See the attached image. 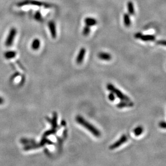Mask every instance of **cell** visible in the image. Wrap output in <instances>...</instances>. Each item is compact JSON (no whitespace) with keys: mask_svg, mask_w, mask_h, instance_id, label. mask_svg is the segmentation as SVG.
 I'll list each match as a JSON object with an SVG mask.
<instances>
[{"mask_svg":"<svg viewBox=\"0 0 166 166\" xmlns=\"http://www.w3.org/2000/svg\"><path fill=\"white\" fill-rule=\"evenodd\" d=\"M31 4H33L34 6H37L41 7L43 5V3H42L41 2H37V1H33V2H31Z\"/></svg>","mask_w":166,"mask_h":166,"instance_id":"7402d4cb","label":"cell"},{"mask_svg":"<svg viewBox=\"0 0 166 166\" xmlns=\"http://www.w3.org/2000/svg\"><path fill=\"white\" fill-rule=\"evenodd\" d=\"M85 53H86V50L84 47H82L80 50V51L79 52L78 55H77V58H76L77 63L80 64L83 62L85 56Z\"/></svg>","mask_w":166,"mask_h":166,"instance_id":"5b68a950","label":"cell"},{"mask_svg":"<svg viewBox=\"0 0 166 166\" xmlns=\"http://www.w3.org/2000/svg\"><path fill=\"white\" fill-rule=\"evenodd\" d=\"M48 26L51 33L52 37L53 38H55L56 37H57V31H56L55 23L53 21H50L48 23Z\"/></svg>","mask_w":166,"mask_h":166,"instance_id":"8992f818","label":"cell"},{"mask_svg":"<svg viewBox=\"0 0 166 166\" xmlns=\"http://www.w3.org/2000/svg\"><path fill=\"white\" fill-rule=\"evenodd\" d=\"M107 89L110 91L111 92L113 93L121 101H131V99L126 95L123 94L121 91L116 88L113 84L110 83L107 84Z\"/></svg>","mask_w":166,"mask_h":166,"instance_id":"7a4b0ae2","label":"cell"},{"mask_svg":"<svg viewBox=\"0 0 166 166\" xmlns=\"http://www.w3.org/2000/svg\"><path fill=\"white\" fill-rule=\"evenodd\" d=\"M98 57L101 60H103V61H110L112 59V56L110 53L103 52L99 53Z\"/></svg>","mask_w":166,"mask_h":166,"instance_id":"9c48e42d","label":"cell"},{"mask_svg":"<svg viewBox=\"0 0 166 166\" xmlns=\"http://www.w3.org/2000/svg\"><path fill=\"white\" fill-rule=\"evenodd\" d=\"M143 131H144L143 127L141 126H139L138 127H136L135 129H134V133L136 136H139L142 133Z\"/></svg>","mask_w":166,"mask_h":166,"instance_id":"2e32d148","label":"cell"},{"mask_svg":"<svg viewBox=\"0 0 166 166\" xmlns=\"http://www.w3.org/2000/svg\"><path fill=\"white\" fill-rule=\"evenodd\" d=\"M127 10L129 15H134L135 14V9L134 7V4L133 2L129 1L127 3Z\"/></svg>","mask_w":166,"mask_h":166,"instance_id":"8fae6325","label":"cell"},{"mask_svg":"<svg viewBox=\"0 0 166 166\" xmlns=\"http://www.w3.org/2000/svg\"><path fill=\"white\" fill-rule=\"evenodd\" d=\"M108 98H109L110 101H114L115 99V94L111 92L110 93H109Z\"/></svg>","mask_w":166,"mask_h":166,"instance_id":"ffe728a7","label":"cell"},{"mask_svg":"<svg viewBox=\"0 0 166 166\" xmlns=\"http://www.w3.org/2000/svg\"><path fill=\"white\" fill-rule=\"evenodd\" d=\"M140 39L144 42L154 41L155 40L156 38L154 35L142 34Z\"/></svg>","mask_w":166,"mask_h":166,"instance_id":"ba28073f","label":"cell"},{"mask_svg":"<svg viewBox=\"0 0 166 166\" xmlns=\"http://www.w3.org/2000/svg\"><path fill=\"white\" fill-rule=\"evenodd\" d=\"M159 127L163 129H166V122L165 121H161L159 123Z\"/></svg>","mask_w":166,"mask_h":166,"instance_id":"44dd1931","label":"cell"},{"mask_svg":"<svg viewBox=\"0 0 166 166\" xmlns=\"http://www.w3.org/2000/svg\"><path fill=\"white\" fill-rule=\"evenodd\" d=\"M47 120L49 121L50 123H52L54 128L57 127V114L56 112H54L53 114V118L51 120L49 118H47Z\"/></svg>","mask_w":166,"mask_h":166,"instance_id":"9a60e30c","label":"cell"},{"mask_svg":"<svg viewBox=\"0 0 166 166\" xmlns=\"http://www.w3.org/2000/svg\"><path fill=\"white\" fill-rule=\"evenodd\" d=\"M134 106V103L131 101H121L117 104V107L119 109L124 107H131Z\"/></svg>","mask_w":166,"mask_h":166,"instance_id":"52a82bcc","label":"cell"},{"mask_svg":"<svg viewBox=\"0 0 166 166\" xmlns=\"http://www.w3.org/2000/svg\"><path fill=\"white\" fill-rule=\"evenodd\" d=\"M123 23L124 25L126 27H129L131 25V20L128 14H125L123 15Z\"/></svg>","mask_w":166,"mask_h":166,"instance_id":"4fadbf2b","label":"cell"},{"mask_svg":"<svg viewBox=\"0 0 166 166\" xmlns=\"http://www.w3.org/2000/svg\"><path fill=\"white\" fill-rule=\"evenodd\" d=\"M35 18L37 21H41L42 18V15L41 14V12H38V11L36 12L35 15Z\"/></svg>","mask_w":166,"mask_h":166,"instance_id":"ac0fdd59","label":"cell"},{"mask_svg":"<svg viewBox=\"0 0 166 166\" xmlns=\"http://www.w3.org/2000/svg\"><path fill=\"white\" fill-rule=\"evenodd\" d=\"M4 103V99L2 97H0V105H2Z\"/></svg>","mask_w":166,"mask_h":166,"instance_id":"cb8c5ba5","label":"cell"},{"mask_svg":"<svg viewBox=\"0 0 166 166\" xmlns=\"http://www.w3.org/2000/svg\"><path fill=\"white\" fill-rule=\"evenodd\" d=\"M90 33V27L86 25L84 27L83 30V34L84 36H87V35Z\"/></svg>","mask_w":166,"mask_h":166,"instance_id":"e0dca14e","label":"cell"},{"mask_svg":"<svg viewBox=\"0 0 166 166\" xmlns=\"http://www.w3.org/2000/svg\"><path fill=\"white\" fill-rule=\"evenodd\" d=\"M4 57L6 59L10 60V59L15 57V56H16V52L15 51H8L4 53Z\"/></svg>","mask_w":166,"mask_h":166,"instance_id":"5bb4252c","label":"cell"},{"mask_svg":"<svg viewBox=\"0 0 166 166\" xmlns=\"http://www.w3.org/2000/svg\"><path fill=\"white\" fill-rule=\"evenodd\" d=\"M40 46H41V41H39V39L38 38L34 39L31 44L32 49L34 50H37L39 49Z\"/></svg>","mask_w":166,"mask_h":166,"instance_id":"7c38bea8","label":"cell"},{"mask_svg":"<svg viewBox=\"0 0 166 166\" xmlns=\"http://www.w3.org/2000/svg\"><path fill=\"white\" fill-rule=\"evenodd\" d=\"M127 137L125 135H123L120 138V139L118 141L115 142L114 144L112 145H111L110 148L111 150H114L115 148L119 147V146L122 145L123 144H124L126 142H127Z\"/></svg>","mask_w":166,"mask_h":166,"instance_id":"277c9868","label":"cell"},{"mask_svg":"<svg viewBox=\"0 0 166 166\" xmlns=\"http://www.w3.org/2000/svg\"><path fill=\"white\" fill-rule=\"evenodd\" d=\"M16 34L17 30L15 28H13L10 30L5 42V45L6 47H9L12 45V43L14 41L15 38L16 37Z\"/></svg>","mask_w":166,"mask_h":166,"instance_id":"3957f363","label":"cell"},{"mask_svg":"<svg viewBox=\"0 0 166 166\" xmlns=\"http://www.w3.org/2000/svg\"><path fill=\"white\" fill-rule=\"evenodd\" d=\"M85 23L87 26L88 27H92L97 24V21L96 19L91 17H87L85 20Z\"/></svg>","mask_w":166,"mask_h":166,"instance_id":"30bf717a","label":"cell"},{"mask_svg":"<svg viewBox=\"0 0 166 166\" xmlns=\"http://www.w3.org/2000/svg\"><path fill=\"white\" fill-rule=\"evenodd\" d=\"M142 35V34L141 33H137L135 34L134 35V37L136 39H140V38L141 37Z\"/></svg>","mask_w":166,"mask_h":166,"instance_id":"603a6c76","label":"cell"},{"mask_svg":"<svg viewBox=\"0 0 166 166\" xmlns=\"http://www.w3.org/2000/svg\"><path fill=\"white\" fill-rule=\"evenodd\" d=\"M156 44L166 47V40L162 39V40H159V41H156Z\"/></svg>","mask_w":166,"mask_h":166,"instance_id":"d6986e66","label":"cell"},{"mask_svg":"<svg viewBox=\"0 0 166 166\" xmlns=\"http://www.w3.org/2000/svg\"><path fill=\"white\" fill-rule=\"evenodd\" d=\"M76 121L82 125V126L85 127L86 129H87L88 131L90 132L91 133L93 134L96 137H99L101 136V132L96 129V127H94L92 125L89 123L88 122L86 121L85 119L81 117L80 115H77L76 118Z\"/></svg>","mask_w":166,"mask_h":166,"instance_id":"6da1fadb","label":"cell"}]
</instances>
